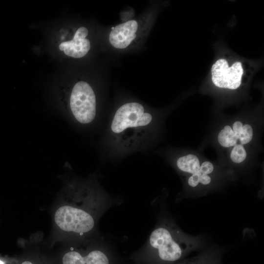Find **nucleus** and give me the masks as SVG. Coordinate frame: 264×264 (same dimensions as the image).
I'll use <instances>...</instances> for the list:
<instances>
[{
    "instance_id": "nucleus-6",
    "label": "nucleus",
    "mask_w": 264,
    "mask_h": 264,
    "mask_svg": "<svg viewBox=\"0 0 264 264\" xmlns=\"http://www.w3.org/2000/svg\"><path fill=\"white\" fill-rule=\"evenodd\" d=\"M138 23L135 20H130L113 28L109 35L111 45L117 49L127 47L136 36Z\"/></svg>"
},
{
    "instance_id": "nucleus-1",
    "label": "nucleus",
    "mask_w": 264,
    "mask_h": 264,
    "mask_svg": "<svg viewBox=\"0 0 264 264\" xmlns=\"http://www.w3.org/2000/svg\"><path fill=\"white\" fill-rule=\"evenodd\" d=\"M153 114L141 103L129 102L108 120L101 141L104 157L116 162L135 153H145L153 133Z\"/></svg>"
},
{
    "instance_id": "nucleus-3",
    "label": "nucleus",
    "mask_w": 264,
    "mask_h": 264,
    "mask_svg": "<svg viewBox=\"0 0 264 264\" xmlns=\"http://www.w3.org/2000/svg\"><path fill=\"white\" fill-rule=\"evenodd\" d=\"M199 243L198 238L185 234L174 222L165 219L152 232L145 248L159 261L172 263L183 258Z\"/></svg>"
},
{
    "instance_id": "nucleus-18",
    "label": "nucleus",
    "mask_w": 264,
    "mask_h": 264,
    "mask_svg": "<svg viewBox=\"0 0 264 264\" xmlns=\"http://www.w3.org/2000/svg\"><path fill=\"white\" fill-rule=\"evenodd\" d=\"M0 264H4V262L0 260Z\"/></svg>"
},
{
    "instance_id": "nucleus-2",
    "label": "nucleus",
    "mask_w": 264,
    "mask_h": 264,
    "mask_svg": "<svg viewBox=\"0 0 264 264\" xmlns=\"http://www.w3.org/2000/svg\"><path fill=\"white\" fill-rule=\"evenodd\" d=\"M69 200L55 211L54 222L65 234L85 239L96 230L101 216L117 203L96 180L72 182Z\"/></svg>"
},
{
    "instance_id": "nucleus-11",
    "label": "nucleus",
    "mask_w": 264,
    "mask_h": 264,
    "mask_svg": "<svg viewBox=\"0 0 264 264\" xmlns=\"http://www.w3.org/2000/svg\"><path fill=\"white\" fill-rule=\"evenodd\" d=\"M179 264H220V261L215 254L207 252L187 259Z\"/></svg>"
},
{
    "instance_id": "nucleus-4",
    "label": "nucleus",
    "mask_w": 264,
    "mask_h": 264,
    "mask_svg": "<svg viewBox=\"0 0 264 264\" xmlns=\"http://www.w3.org/2000/svg\"><path fill=\"white\" fill-rule=\"evenodd\" d=\"M250 65L245 61L220 58L211 67L212 81L220 88H238L251 76L252 67Z\"/></svg>"
},
{
    "instance_id": "nucleus-14",
    "label": "nucleus",
    "mask_w": 264,
    "mask_h": 264,
    "mask_svg": "<svg viewBox=\"0 0 264 264\" xmlns=\"http://www.w3.org/2000/svg\"><path fill=\"white\" fill-rule=\"evenodd\" d=\"M214 166L212 163L209 161L204 162L200 167L199 172L203 174L209 175L212 173Z\"/></svg>"
},
{
    "instance_id": "nucleus-17",
    "label": "nucleus",
    "mask_w": 264,
    "mask_h": 264,
    "mask_svg": "<svg viewBox=\"0 0 264 264\" xmlns=\"http://www.w3.org/2000/svg\"><path fill=\"white\" fill-rule=\"evenodd\" d=\"M22 264H33L30 261H26L22 262Z\"/></svg>"
},
{
    "instance_id": "nucleus-8",
    "label": "nucleus",
    "mask_w": 264,
    "mask_h": 264,
    "mask_svg": "<svg viewBox=\"0 0 264 264\" xmlns=\"http://www.w3.org/2000/svg\"><path fill=\"white\" fill-rule=\"evenodd\" d=\"M105 250L100 246L83 256L79 252L72 249L64 255L63 264H110L109 257Z\"/></svg>"
},
{
    "instance_id": "nucleus-13",
    "label": "nucleus",
    "mask_w": 264,
    "mask_h": 264,
    "mask_svg": "<svg viewBox=\"0 0 264 264\" xmlns=\"http://www.w3.org/2000/svg\"><path fill=\"white\" fill-rule=\"evenodd\" d=\"M253 137V130L251 126L245 124L242 126V132L239 136L241 144H245L249 142Z\"/></svg>"
},
{
    "instance_id": "nucleus-7",
    "label": "nucleus",
    "mask_w": 264,
    "mask_h": 264,
    "mask_svg": "<svg viewBox=\"0 0 264 264\" xmlns=\"http://www.w3.org/2000/svg\"><path fill=\"white\" fill-rule=\"evenodd\" d=\"M88 33V30L85 27L79 28L72 40L63 42L60 44V49L71 57L79 58L84 57L90 48V41L86 38Z\"/></svg>"
},
{
    "instance_id": "nucleus-12",
    "label": "nucleus",
    "mask_w": 264,
    "mask_h": 264,
    "mask_svg": "<svg viewBox=\"0 0 264 264\" xmlns=\"http://www.w3.org/2000/svg\"><path fill=\"white\" fill-rule=\"evenodd\" d=\"M246 157V151L242 145L236 144L230 154L231 159L235 163H241Z\"/></svg>"
},
{
    "instance_id": "nucleus-15",
    "label": "nucleus",
    "mask_w": 264,
    "mask_h": 264,
    "mask_svg": "<svg viewBox=\"0 0 264 264\" xmlns=\"http://www.w3.org/2000/svg\"><path fill=\"white\" fill-rule=\"evenodd\" d=\"M198 176L199 184L207 185L211 182V178L208 175H205L200 173L199 171L197 173Z\"/></svg>"
},
{
    "instance_id": "nucleus-5",
    "label": "nucleus",
    "mask_w": 264,
    "mask_h": 264,
    "mask_svg": "<svg viewBox=\"0 0 264 264\" xmlns=\"http://www.w3.org/2000/svg\"><path fill=\"white\" fill-rule=\"evenodd\" d=\"M69 106L73 117L77 123L89 125L96 120V95L87 82L81 81L75 84L70 95Z\"/></svg>"
},
{
    "instance_id": "nucleus-16",
    "label": "nucleus",
    "mask_w": 264,
    "mask_h": 264,
    "mask_svg": "<svg viewBox=\"0 0 264 264\" xmlns=\"http://www.w3.org/2000/svg\"><path fill=\"white\" fill-rule=\"evenodd\" d=\"M242 124L240 121H236L233 124V131L238 138L242 132Z\"/></svg>"
},
{
    "instance_id": "nucleus-10",
    "label": "nucleus",
    "mask_w": 264,
    "mask_h": 264,
    "mask_svg": "<svg viewBox=\"0 0 264 264\" xmlns=\"http://www.w3.org/2000/svg\"><path fill=\"white\" fill-rule=\"evenodd\" d=\"M239 139L229 126H226L220 131L218 135V141L223 147H229L237 144Z\"/></svg>"
},
{
    "instance_id": "nucleus-9",
    "label": "nucleus",
    "mask_w": 264,
    "mask_h": 264,
    "mask_svg": "<svg viewBox=\"0 0 264 264\" xmlns=\"http://www.w3.org/2000/svg\"><path fill=\"white\" fill-rule=\"evenodd\" d=\"M176 164L180 170L192 175L198 173L200 167L198 158L194 154H188L179 157Z\"/></svg>"
}]
</instances>
